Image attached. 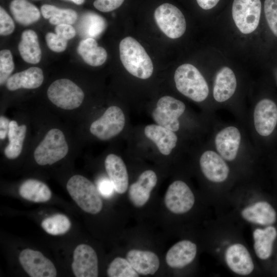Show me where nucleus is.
I'll return each instance as SVG.
<instances>
[{
	"label": "nucleus",
	"instance_id": "f257e3e1",
	"mask_svg": "<svg viewBox=\"0 0 277 277\" xmlns=\"http://www.w3.org/2000/svg\"><path fill=\"white\" fill-rule=\"evenodd\" d=\"M121 61L128 72L141 78L150 77L153 71L152 61L144 47L134 38L128 36L120 44Z\"/></svg>",
	"mask_w": 277,
	"mask_h": 277
},
{
	"label": "nucleus",
	"instance_id": "f03ea898",
	"mask_svg": "<svg viewBox=\"0 0 277 277\" xmlns=\"http://www.w3.org/2000/svg\"><path fill=\"white\" fill-rule=\"evenodd\" d=\"M174 78L178 91L192 100L200 102L208 96L207 83L193 65L184 64L179 66L175 70Z\"/></svg>",
	"mask_w": 277,
	"mask_h": 277
},
{
	"label": "nucleus",
	"instance_id": "7ed1b4c3",
	"mask_svg": "<svg viewBox=\"0 0 277 277\" xmlns=\"http://www.w3.org/2000/svg\"><path fill=\"white\" fill-rule=\"evenodd\" d=\"M67 189L71 197L84 211L95 214L103 208V201L95 185L81 175L72 176L67 184Z\"/></svg>",
	"mask_w": 277,
	"mask_h": 277
},
{
	"label": "nucleus",
	"instance_id": "20e7f679",
	"mask_svg": "<svg viewBox=\"0 0 277 277\" xmlns=\"http://www.w3.org/2000/svg\"><path fill=\"white\" fill-rule=\"evenodd\" d=\"M68 145L63 132L53 128L49 130L35 148L34 157L39 165H52L63 159L68 152Z\"/></svg>",
	"mask_w": 277,
	"mask_h": 277
},
{
	"label": "nucleus",
	"instance_id": "39448f33",
	"mask_svg": "<svg viewBox=\"0 0 277 277\" xmlns=\"http://www.w3.org/2000/svg\"><path fill=\"white\" fill-rule=\"evenodd\" d=\"M47 95L54 105L65 110L77 108L81 106L84 98L82 89L66 78L53 82L47 90Z\"/></svg>",
	"mask_w": 277,
	"mask_h": 277
},
{
	"label": "nucleus",
	"instance_id": "423d86ee",
	"mask_svg": "<svg viewBox=\"0 0 277 277\" xmlns=\"http://www.w3.org/2000/svg\"><path fill=\"white\" fill-rule=\"evenodd\" d=\"M125 125V116L123 110L117 106H111L99 118L92 123L90 131L98 139L106 141L121 132Z\"/></svg>",
	"mask_w": 277,
	"mask_h": 277
},
{
	"label": "nucleus",
	"instance_id": "0eeeda50",
	"mask_svg": "<svg viewBox=\"0 0 277 277\" xmlns=\"http://www.w3.org/2000/svg\"><path fill=\"white\" fill-rule=\"evenodd\" d=\"M155 21L161 30L168 37H180L185 33L186 23L185 17L175 6L164 3L155 9Z\"/></svg>",
	"mask_w": 277,
	"mask_h": 277
},
{
	"label": "nucleus",
	"instance_id": "6e6552de",
	"mask_svg": "<svg viewBox=\"0 0 277 277\" xmlns=\"http://www.w3.org/2000/svg\"><path fill=\"white\" fill-rule=\"evenodd\" d=\"M261 7L260 0H234L232 17L242 33L249 34L256 29L259 24Z\"/></svg>",
	"mask_w": 277,
	"mask_h": 277
},
{
	"label": "nucleus",
	"instance_id": "1a4fd4ad",
	"mask_svg": "<svg viewBox=\"0 0 277 277\" xmlns=\"http://www.w3.org/2000/svg\"><path fill=\"white\" fill-rule=\"evenodd\" d=\"M185 110V104L170 96H164L157 102L152 112V117L157 124L174 132L180 128L179 118Z\"/></svg>",
	"mask_w": 277,
	"mask_h": 277
},
{
	"label": "nucleus",
	"instance_id": "9d476101",
	"mask_svg": "<svg viewBox=\"0 0 277 277\" xmlns=\"http://www.w3.org/2000/svg\"><path fill=\"white\" fill-rule=\"evenodd\" d=\"M195 202L194 194L188 186L182 181H175L168 187L164 202L168 209L175 214L189 211Z\"/></svg>",
	"mask_w": 277,
	"mask_h": 277
},
{
	"label": "nucleus",
	"instance_id": "9b49d317",
	"mask_svg": "<svg viewBox=\"0 0 277 277\" xmlns=\"http://www.w3.org/2000/svg\"><path fill=\"white\" fill-rule=\"evenodd\" d=\"M19 262L28 274L31 277H55L56 269L52 262L41 252L31 249L21 251Z\"/></svg>",
	"mask_w": 277,
	"mask_h": 277
},
{
	"label": "nucleus",
	"instance_id": "f8f14e48",
	"mask_svg": "<svg viewBox=\"0 0 277 277\" xmlns=\"http://www.w3.org/2000/svg\"><path fill=\"white\" fill-rule=\"evenodd\" d=\"M72 269L76 277H97L98 259L95 250L89 245L80 244L74 249Z\"/></svg>",
	"mask_w": 277,
	"mask_h": 277
},
{
	"label": "nucleus",
	"instance_id": "ddd939ff",
	"mask_svg": "<svg viewBox=\"0 0 277 277\" xmlns=\"http://www.w3.org/2000/svg\"><path fill=\"white\" fill-rule=\"evenodd\" d=\"M253 116L258 133L262 136H268L272 133L277 123V106L270 100H262L256 104Z\"/></svg>",
	"mask_w": 277,
	"mask_h": 277
},
{
	"label": "nucleus",
	"instance_id": "4468645a",
	"mask_svg": "<svg viewBox=\"0 0 277 277\" xmlns=\"http://www.w3.org/2000/svg\"><path fill=\"white\" fill-rule=\"evenodd\" d=\"M157 182V177L154 171L147 170L143 172L129 188L128 197L132 204L136 207L145 205Z\"/></svg>",
	"mask_w": 277,
	"mask_h": 277
},
{
	"label": "nucleus",
	"instance_id": "2eb2a0df",
	"mask_svg": "<svg viewBox=\"0 0 277 277\" xmlns=\"http://www.w3.org/2000/svg\"><path fill=\"white\" fill-rule=\"evenodd\" d=\"M201 170L209 181L220 183L226 180L229 169L223 158L213 151H206L200 160Z\"/></svg>",
	"mask_w": 277,
	"mask_h": 277
},
{
	"label": "nucleus",
	"instance_id": "dca6fc26",
	"mask_svg": "<svg viewBox=\"0 0 277 277\" xmlns=\"http://www.w3.org/2000/svg\"><path fill=\"white\" fill-rule=\"evenodd\" d=\"M229 268L240 275H248L254 269V264L247 248L242 244H234L229 246L225 254Z\"/></svg>",
	"mask_w": 277,
	"mask_h": 277
},
{
	"label": "nucleus",
	"instance_id": "f3484780",
	"mask_svg": "<svg viewBox=\"0 0 277 277\" xmlns=\"http://www.w3.org/2000/svg\"><path fill=\"white\" fill-rule=\"evenodd\" d=\"M105 167L114 191L124 194L128 188L129 177L122 159L115 154H109L105 159Z\"/></svg>",
	"mask_w": 277,
	"mask_h": 277
},
{
	"label": "nucleus",
	"instance_id": "a211bd4d",
	"mask_svg": "<svg viewBox=\"0 0 277 277\" xmlns=\"http://www.w3.org/2000/svg\"><path fill=\"white\" fill-rule=\"evenodd\" d=\"M240 142V132L233 126L226 127L220 131L215 139L217 151L224 159L229 161L236 157Z\"/></svg>",
	"mask_w": 277,
	"mask_h": 277
},
{
	"label": "nucleus",
	"instance_id": "6ab92c4d",
	"mask_svg": "<svg viewBox=\"0 0 277 277\" xmlns=\"http://www.w3.org/2000/svg\"><path fill=\"white\" fill-rule=\"evenodd\" d=\"M196 252L195 244L189 240L181 241L168 250L166 254V262L171 268H183L194 260Z\"/></svg>",
	"mask_w": 277,
	"mask_h": 277
},
{
	"label": "nucleus",
	"instance_id": "aec40b11",
	"mask_svg": "<svg viewBox=\"0 0 277 277\" xmlns=\"http://www.w3.org/2000/svg\"><path fill=\"white\" fill-rule=\"evenodd\" d=\"M145 136L152 141L163 155L170 154L176 146L177 137L174 131L158 124L147 125L144 129Z\"/></svg>",
	"mask_w": 277,
	"mask_h": 277
},
{
	"label": "nucleus",
	"instance_id": "412c9836",
	"mask_svg": "<svg viewBox=\"0 0 277 277\" xmlns=\"http://www.w3.org/2000/svg\"><path fill=\"white\" fill-rule=\"evenodd\" d=\"M126 259L139 274L153 275L159 268V259L150 251L131 249L127 252Z\"/></svg>",
	"mask_w": 277,
	"mask_h": 277
},
{
	"label": "nucleus",
	"instance_id": "4be33fe9",
	"mask_svg": "<svg viewBox=\"0 0 277 277\" xmlns=\"http://www.w3.org/2000/svg\"><path fill=\"white\" fill-rule=\"evenodd\" d=\"M43 81L42 70L38 67H33L10 76L6 85L10 91L21 88L32 89L39 87Z\"/></svg>",
	"mask_w": 277,
	"mask_h": 277
},
{
	"label": "nucleus",
	"instance_id": "5701e85b",
	"mask_svg": "<svg viewBox=\"0 0 277 277\" xmlns=\"http://www.w3.org/2000/svg\"><path fill=\"white\" fill-rule=\"evenodd\" d=\"M236 87V80L233 71L224 67L217 73L213 86V95L215 101L223 102L230 98Z\"/></svg>",
	"mask_w": 277,
	"mask_h": 277
},
{
	"label": "nucleus",
	"instance_id": "b1692460",
	"mask_svg": "<svg viewBox=\"0 0 277 277\" xmlns=\"http://www.w3.org/2000/svg\"><path fill=\"white\" fill-rule=\"evenodd\" d=\"M241 214L246 221L263 225L273 224L276 218L274 209L268 203L263 201L244 208Z\"/></svg>",
	"mask_w": 277,
	"mask_h": 277
},
{
	"label": "nucleus",
	"instance_id": "393cba45",
	"mask_svg": "<svg viewBox=\"0 0 277 277\" xmlns=\"http://www.w3.org/2000/svg\"><path fill=\"white\" fill-rule=\"evenodd\" d=\"M18 49L24 61L30 64H37L41 61L42 52L37 34L32 30L24 31L21 36Z\"/></svg>",
	"mask_w": 277,
	"mask_h": 277
},
{
	"label": "nucleus",
	"instance_id": "a878e982",
	"mask_svg": "<svg viewBox=\"0 0 277 277\" xmlns=\"http://www.w3.org/2000/svg\"><path fill=\"white\" fill-rule=\"evenodd\" d=\"M77 51L84 61L91 66L103 65L107 57L106 50L98 46L96 41L93 38H87L81 41Z\"/></svg>",
	"mask_w": 277,
	"mask_h": 277
},
{
	"label": "nucleus",
	"instance_id": "bb28decb",
	"mask_svg": "<svg viewBox=\"0 0 277 277\" xmlns=\"http://www.w3.org/2000/svg\"><path fill=\"white\" fill-rule=\"evenodd\" d=\"M276 236V229L271 226L264 229L258 228L253 231L254 249L258 257L266 260L270 256Z\"/></svg>",
	"mask_w": 277,
	"mask_h": 277
},
{
	"label": "nucleus",
	"instance_id": "cd10ccee",
	"mask_svg": "<svg viewBox=\"0 0 277 277\" xmlns=\"http://www.w3.org/2000/svg\"><path fill=\"white\" fill-rule=\"evenodd\" d=\"M18 192L23 198L35 203L47 202L52 196L49 187L44 183L35 179H28L24 181L20 185Z\"/></svg>",
	"mask_w": 277,
	"mask_h": 277
},
{
	"label": "nucleus",
	"instance_id": "c85d7f7f",
	"mask_svg": "<svg viewBox=\"0 0 277 277\" xmlns=\"http://www.w3.org/2000/svg\"><path fill=\"white\" fill-rule=\"evenodd\" d=\"M9 8L14 19L22 25H30L41 16L38 8L27 0H13Z\"/></svg>",
	"mask_w": 277,
	"mask_h": 277
},
{
	"label": "nucleus",
	"instance_id": "c756f323",
	"mask_svg": "<svg viewBox=\"0 0 277 277\" xmlns=\"http://www.w3.org/2000/svg\"><path fill=\"white\" fill-rule=\"evenodd\" d=\"M107 26L106 20L93 12H87L81 17L78 32L81 36L87 38H97L104 31Z\"/></svg>",
	"mask_w": 277,
	"mask_h": 277
},
{
	"label": "nucleus",
	"instance_id": "7c9ffc66",
	"mask_svg": "<svg viewBox=\"0 0 277 277\" xmlns=\"http://www.w3.org/2000/svg\"><path fill=\"white\" fill-rule=\"evenodd\" d=\"M26 132L27 127L25 125H18L14 120L10 122L8 133L9 144L4 150V154L6 157L9 159H14L20 155Z\"/></svg>",
	"mask_w": 277,
	"mask_h": 277
},
{
	"label": "nucleus",
	"instance_id": "2f4dec72",
	"mask_svg": "<svg viewBox=\"0 0 277 277\" xmlns=\"http://www.w3.org/2000/svg\"><path fill=\"white\" fill-rule=\"evenodd\" d=\"M42 14L50 24L54 25L74 24L77 18L76 11L71 9L57 8L53 5L45 4L41 8Z\"/></svg>",
	"mask_w": 277,
	"mask_h": 277
},
{
	"label": "nucleus",
	"instance_id": "473e14b6",
	"mask_svg": "<svg viewBox=\"0 0 277 277\" xmlns=\"http://www.w3.org/2000/svg\"><path fill=\"white\" fill-rule=\"evenodd\" d=\"M71 226L69 218L63 214H55L43 220L41 226L48 234L53 235L63 234Z\"/></svg>",
	"mask_w": 277,
	"mask_h": 277
},
{
	"label": "nucleus",
	"instance_id": "72a5a7b5",
	"mask_svg": "<svg viewBox=\"0 0 277 277\" xmlns=\"http://www.w3.org/2000/svg\"><path fill=\"white\" fill-rule=\"evenodd\" d=\"M109 277H138L139 274L133 269L127 259L115 258L109 264L107 270Z\"/></svg>",
	"mask_w": 277,
	"mask_h": 277
},
{
	"label": "nucleus",
	"instance_id": "f704fd0d",
	"mask_svg": "<svg viewBox=\"0 0 277 277\" xmlns=\"http://www.w3.org/2000/svg\"><path fill=\"white\" fill-rule=\"evenodd\" d=\"M14 69V64L11 51L7 49L0 52V84L6 83Z\"/></svg>",
	"mask_w": 277,
	"mask_h": 277
},
{
	"label": "nucleus",
	"instance_id": "c9c22d12",
	"mask_svg": "<svg viewBox=\"0 0 277 277\" xmlns=\"http://www.w3.org/2000/svg\"><path fill=\"white\" fill-rule=\"evenodd\" d=\"M264 12L270 29L277 37V0H265Z\"/></svg>",
	"mask_w": 277,
	"mask_h": 277
},
{
	"label": "nucleus",
	"instance_id": "e433bc0d",
	"mask_svg": "<svg viewBox=\"0 0 277 277\" xmlns=\"http://www.w3.org/2000/svg\"><path fill=\"white\" fill-rule=\"evenodd\" d=\"M45 38L47 46L54 52H61L66 49L68 40L56 33L49 32Z\"/></svg>",
	"mask_w": 277,
	"mask_h": 277
},
{
	"label": "nucleus",
	"instance_id": "4c0bfd02",
	"mask_svg": "<svg viewBox=\"0 0 277 277\" xmlns=\"http://www.w3.org/2000/svg\"><path fill=\"white\" fill-rule=\"evenodd\" d=\"M15 29L13 19L2 7H0V34L2 35H8L11 34Z\"/></svg>",
	"mask_w": 277,
	"mask_h": 277
},
{
	"label": "nucleus",
	"instance_id": "58836bf2",
	"mask_svg": "<svg viewBox=\"0 0 277 277\" xmlns=\"http://www.w3.org/2000/svg\"><path fill=\"white\" fill-rule=\"evenodd\" d=\"M124 1V0H95L93 6L99 11L108 12L118 8Z\"/></svg>",
	"mask_w": 277,
	"mask_h": 277
},
{
	"label": "nucleus",
	"instance_id": "ea45409f",
	"mask_svg": "<svg viewBox=\"0 0 277 277\" xmlns=\"http://www.w3.org/2000/svg\"><path fill=\"white\" fill-rule=\"evenodd\" d=\"M97 189L100 194L106 198L111 196L114 190L112 183L107 178L101 179L98 181Z\"/></svg>",
	"mask_w": 277,
	"mask_h": 277
},
{
	"label": "nucleus",
	"instance_id": "a19ab883",
	"mask_svg": "<svg viewBox=\"0 0 277 277\" xmlns=\"http://www.w3.org/2000/svg\"><path fill=\"white\" fill-rule=\"evenodd\" d=\"M55 33L67 40L73 38L76 34L75 29L69 24H60L55 28Z\"/></svg>",
	"mask_w": 277,
	"mask_h": 277
},
{
	"label": "nucleus",
	"instance_id": "79ce46f5",
	"mask_svg": "<svg viewBox=\"0 0 277 277\" xmlns=\"http://www.w3.org/2000/svg\"><path fill=\"white\" fill-rule=\"evenodd\" d=\"M10 122L9 120L4 116L1 115L0 117V138L4 140L8 133L9 129Z\"/></svg>",
	"mask_w": 277,
	"mask_h": 277
},
{
	"label": "nucleus",
	"instance_id": "37998d69",
	"mask_svg": "<svg viewBox=\"0 0 277 277\" xmlns=\"http://www.w3.org/2000/svg\"><path fill=\"white\" fill-rule=\"evenodd\" d=\"M220 0H196L199 6L203 9L208 10L215 7Z\"/></svg>",
	"mask_w": 277,
	"mask_h": 277
},
{
	"label": "nucleus",
	"instance_id": "c03bdc74",
	"mask_svg": "<svg viewBox=\"0 0 277 277\" xmlns=\"http://www.w3.org/2000/svg\"><path fill=\"white\" fill-rule=\"evenodd\" d=\"M69 1L73 2L74 3L77 5H81L83 3H84V2H85V0H69Z\"/></svg>",
	"mask_w": 277,
	"mask_h": 277
}]
</instances>
